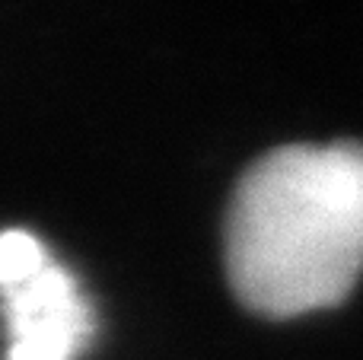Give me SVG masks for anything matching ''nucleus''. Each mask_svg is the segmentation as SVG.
<instances>
[{
  "mask_svg": "<svg viewBox=\"0 0 363 360\" xmlns=\"http://www.w3.org/2000/svg\"><path fill=\"white\" fill-rule=\"evenodd\" d=\"M230 287L264 319L345 303L363 274V144H290L262 157L230 201Z\"/></svg>",
  "mask_w": 363,
  "mask_h": 360,
  "instance_id": "f257e3e1",
  "label": "nucleus"
},
{
  "mask_svg": "<svg viewBox=\"0 0 363 360\" xmlns=\"http://www.w3.org/2000/svg\"><path fill=\"white\" fill-rule=\"evenodd\" d=\"M0 310L6 360H77L96 335V310L77 278L29 230L0 233Z\"/></svg>",
  "mask_w": 363,
  "mask_h": 360,
  "instance_id": "f03ea898",
  "label": "nucleus"
}]
</instances>
